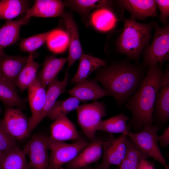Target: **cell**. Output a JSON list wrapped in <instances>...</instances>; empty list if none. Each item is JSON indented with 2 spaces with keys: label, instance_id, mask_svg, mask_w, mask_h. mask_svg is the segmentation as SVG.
Wrapping results in <instances>:
<instances>
[{
  "label": "cell",
  "instance_id": "1",
  "mask_svg": "<svg viewBox=\"0 0 169 169\" xmlns=\"http://www.w3.org/2000/svg\"><path fill=\"white\" fill-rule=\"evenodd\" d=\"M104 67L97 73L96 80L119 104H123L140 85L145 77L143 69L125 62Z\"/></svg>",
  "mask_w": 169,
  "mask_h": 169
},
{
  "label": "cell",
  "instance_id": "2",
  "mask_svg": "<svg viewBox=\"0 0 169 169\" xmlns=\"http://www.w3.org/2000/svg\"><path fill=\"white\" fill-rule=\"evenodd\" d=\"M148 67L139 86L125 102L126 108L132 115L131 124L142 128L153 125V114L156 93L160 77L163 73L161 64Z\"/></svg>",
  "mask_w": 169,
  "mask_h": 169
},
{
  "label": "cell",
  "instance_id": "3",
  "mask_svg": "<svg viewBox=\"0 0 169 169\" xmlns=\"http://www.w3.org/2000/svg\"><path fill=\"white\" fill-rule=\"evenodd\" d=\"M123 31L117 44L119 51L135 60H138L143 48L148 43L152 26L136 22L133 18L124 19Z\"/></svg>",
  "mask_w": 169,
  "mask_h": 169
},
{
  "label": "cell",
  "instance_id": "4",
  "mask_svg": "<svg viewBox=\"0 0 169 169\" xmlns=\"http://www.w3.org/2000/svg\"><path fill=\"white\" fill-rule=\"evenodd\" d=\"M50 153L47 169H59L73 160L90 142L82 138L73 143L55 141L49 137Z\"/></svg>",
  "mask_w": 169,
  "mask_h": 169
},
{
  "label": "cell",
  "instance_id": "5",
  "mask_svg": "<svg viewBox=\"0 0 169 169\" xmlns=\"http://www.w3.org/2000/svg\"><path fill=\"white\" fill-rule=\"evenodd\" d=\"M76 110L79 126L89 140L93 141L95 139L96 127L106 115L104 104L95 100L90 103L79 105Z\"/></svg>",
  "mask_w": 169,
  "mask_h": 169
},
{
  "label": "cell",
  "instance_id": "6",
  "mask_svg": "<svg viewBox=\"0 0 169 169\" xmlns=\"http://www.w3.org/2000/svg\"><path fill=\"white\" fill-rule=\"evenodd\" d=\"M159 127L156 125H147L137 133L129 131L127 136L142 151L150 157L158 161L165 168L168 166L162 154L158 144L157 133Z\"/></svg>",
  "mask_w": 169,
  "mask_h": 169
},
{
  "label": "cell",
  "instance_id": "7",
  "mask_svg": "<svg viewBox=\"0 0 169 169\" xmlns=\"http://www.w3.org/2000/svg\"><path fill=\"white\" fill-rule=\"evenodd\" d=\"M169 58V25L156 26L154 38L145 52L144 64L149 66L162 63Z\"/></svg>",
  "mask_w": 169,
  "mask_h": 169
},
{
  "label": "cell",
  "instance_id": "8",
  "mask_svg": "<svg viewBox=\"0 0 169 169\" xmlns=\"http://www.w3.org/2000/svg\"><path fill=\"white\" fill-rule=\"evenodd\" d=\"M49 150V137L44 135H35L32 137L23 150L29 158L30 169H47Z\"/></svg>",
  "mask_w": 169,
  "mask_h": 169
},
{
  "label": "cell",
  "instance_id": "9",
  "mask_svg": "<svg viewBox=\"0 0 169 169\" xmlns=\"http://www.w3.org/2000/svg\"><path fill=\"white\" fill-rule=\"evenodd\" d=\"M128 138L125 134H121L115 138L110 134L107 139L104 141L102 159L98 167L108 169L111 165L119 166L125 156Z\"/></svg>",
  "mask_w": 169,
  "mask_h": 169
},
{
  "label": "cell",
  "instance_id": "10",
  "mask_svg": "<svg viewBox=\"0 0 169 169\" xmlns=\"http://www.w3.org/2000/svg\"><path fill=\"white\" fill-rule=\"evenodd\" d=\"M1 120L8 132L16 141L30 136L29 119L20 108L7 106Z\"/></svg>",
  "mask_w": 169,
  "mask_h": 169
},
{
  "label": "cell",
  "instance_id": "11",
  "mask_svg": "<svg viewBox=\"0 0 169 169\" xmlns=\"http://www.w3.org/2000/svg\"><path fill=\"white\" fill-rule=\"evenodd\" d=\"M37 77L28 88V99L31 112L28 119L30 133L39 123V120L46 100V90Z\"/></svg>",
  "mask_w": 169,
  "mask_h": 169
},
{
  "label": "cell",
  "instance_id": "12",
  "mask_svg": "<svg viewBox=\"0 0 169 169\" xmlns=\"http://www.w3.org/2000/svg\"><path fill=\"white\" fill-rule=\"evenodd\" d=\"M157 120L166 123L169 119V71L167 68L160 79L157 88L154 111Z\"/></svg>",
  "mask_w": 169,
  "mask_h": 169
},
{
  "label": "cell",
  "instance_id": "13",
  "mask_svg": "<svg viewBox=\"0 0 169 169\" xmlns=\"http://www.w3.org/2000/svg\"><path fill=\"white\" fill-rule=\"evenodd\" d=\"M64 21L69 38V53L67 58L68 71L70 67L83 54L78 28L71 14L64 12L61 15Z\"/></svg>",
  "mask_w": 169,
  "mask_h": 169
},
{
  "label": "cell",
  "instance_id": "14",
  "mask_svg": "<svg viewBox=\"0 0 169 169\" xmlns=\"http://www.w3.org/2000/svg\"><path fill=\"white\" fill-rule=\"evenodd\" d=\"M29 55L26 56H11L0 49V77L15 85V80L27 62Z\"/></svg>",
  "mask_w": 169,
  "mask_h": 169
},
{
  "label": "cell",
  "instance_id": "15",
  "mask_svg": "<svg viewBox=\"0 0 169 169\" xmlns=\"http://www.w3.org/2000/svg\"><path fill=\"white\" fill-rule=\"evenodd\" d=\"M104 141L95 139L66 164L67 169H80L99 160L103 155Z\"/></svg>",
  "mask_w": 169,
  "mask_h": 169
},
{
  "label": "cell",
  "instance_id": "16",
  "mask_svg": "<svg viewBox=\"0 0 169 169\" xmlns=\"http://www.w3.org/2000/svg\"><path fill=\"white\" fill-rule=\"evenodd\" d=\"M66 4L59 0H36L33 5L27 11L24 17L30 19L32 17H54L61 16Z\"/></svg>",
  "mask_w": 169,
  "mask_h": 169
},
{
  "label": "cell",
  "instance_id": "17",
  "mask_svg": "<svg viewBox=\"0 0 169 169\" xmlns=\"http://www.w3.org/2000/svg\"><path fill=\"white\" fill-rule=\"evenodd\" d=\"M75 86L68 91L71 96L79 101L95 100L109 94L95 81L85 79L75 84Z\"/></svg>",
  "mask_w": 169,
  "mask_h": 169
},
{
  "label": "cell",
  "instance_id": "18",
  "mask_svg": "<svg viewBox=\"0 0 169 169\" xmlns=\"http://www.w3.org/2000/svg\"><path fill=\"white\" fill-rule=\"evenodd\" d=\"M54 120L50 126V136L49 137L51 139L64 142L82 138L75 125L66 115L60 116Z\"/></svg>",
  "mask_w": 169,
  "mask_h": 169
},
{
  "label": "cell",
  "instance_id": "19",
  "mask_svg": "<svg viewBox=\"0 0 169 169\" xmlns=\"http://www.w3.org/2000/svg\"><path fill=\"white\" fill-rule=\"evenodd\" d=\"M119 4L129 11L134 19H144L156 15L157 4L155 0H123Z\"/></svg>",
  "mask_w": 169,
  "mask_h": 169
},
{
  "label": "cell",
  "instance_id": "20",
  "mask_svg": "<svg viewBox=\"0 0 169 169\" xmlns=\"http://www.w3.org/2000/svg\"><path fill=\"white\" fill-rule=\"evenodd\" d=\"M29 20L23 17L15 20H7L0 26V49L14 44L19 40L21 27L27 24Z\"/></svg>",
  "mask_w": 169,
  "mask_h": 169
},
{
  "label": "cell",
  "instance_id": "21",
  "mask_svg": "<svg viewBox=\"0 0 169 169\" xmlns=\"http://www.w3.org/2000/svg\"><path fill=\"white\" fill-rule=\"evenodd\" d=\"M67 62V58H58L54 56L46 57L37 76L44 87L46 88L57 77Z\"/></svg>",
  "mask_w": 169,
  "mask_h": 169
},
{
  "label": "cell",
  "instance_id": "22",
  "mask_svg": "<svg viewBox=\"0 0 169 169\" xmlns=\"http://www.w3.org/2000/svg\"><path fill=\"white\" fill-rule=\"evenodd\" d=\"M69 76L68 71H66L62 80H59L57 77L47 86L45 102L39 118V123L47 116L58 98L64 92Z\"/></svg>",
  "mask_w": 169,
  "mask_h": 169
},
{
  "label": "cell",
  "instance_id": "23",
  "mask_svg": "<svg viewBox=\"0 0 169 169\" xmlns=\"http://www.w3.org/2000/svg\"><path fill=\"white\" fill-rule=\"evenodd\" d=\"M106 64L103 59L83 53L79 59L78 68L71 80V83L76 84L86 79L93 72Z\"/></svg>",
  "mask_w": 169,
  "mask_h": 169
},
{
  "label": "cell",
  "instance_id": "24",
  "mask_svg": "<svg viewBox=\"0 0 169 169\" xmlns=\"http://www.w3.org/2000/svg\"><path fill=\"white\" fill-rule=\"evenodd\" d=\"M34 54H29L27 62L15 80V85L21 91L27 89L37 77V73L40 64L34 61Z\"/></svg>",
  "mask_w": 169,
  "mask_h": 169
},
{
  "label": "cell",
  "instance_id": "25",
  "mask_svg": "<svg viewBox=\"0 0 169 169\" xmlns=\"http://www.w3.org/2000/svg\"><path fill=\"white\" fill-rule=\"evenodd\" d=\"M117 21L115 14L107 8L97 9L92 13L90 18L92 26L97 30L103 32L114 28Z\"/></svg>",
  "mask_w": 169,
  "mask_h": 169
},
{
  "label": "cell",
  "instance_id": "26",
  "mask_svg": "<svg viewBox=\"0 0 169 169\" xmlns=\"http://www.w3.org/2000/svg\"><path fill=\"white\" fill-rule=\"evenodd\" d=\"M129 119V117L124 113H120L109 119L102 120L96 126V130L111 134L121 133L127 135L129 127L127 122Z\"/></svg>",
  "mask_w": 169,
  "mask_h": 169
},
{
  "label": "cell",
  "instance_id": "27",
  "mask_svg": "<svg viewBox=\"0 0 169 169\" xmlns=\"http://www.w3.org/2000/svg\"><path fill=\"white\" fill-rule=\"evenodd\" d=\"M30 2L26 0L0 1V19L11 20L26 13L30 8Z\"/></svg>",
  "mask_w": 169,
  "mask_h": 169
},
{
  "label": "cell",
  "instance_id": "28",
  "mask_svg": "<svg viewBox=\"0 0 169 169\" xmlns=\"http://www.w3.org/2000/svg\"><path fill=\"white\" fill-rule=\"evenodd\" d=\"M150 157L128 138L125 156L119 166V169H138L141 162Z\"/></svg>",
  "mask_w": 169,
  "mask_h": 169
},
{
  "label": "cell",
  "instance_id": "29",
  "mask_svg": "<svg viewBox=\"0 0 169 169\" xmlns=\"http://www.w3.org/2000/svg\"><path fill=\"white\" fill-rule=\"evenodd\" d=\"M0 169H30L26 155L17 147L4 153Z\"/></svg>",
  "mask_w": 169,
  "mask_h": 169
},
{
  "label": "cell",
  "instance_id": "30",
  "mask_svg": "<svg viewBox=\"0 0 169 169\" xmlns=\"http://www.w3.org/2000/svg\"><path fill=\"white\" fill-rule=\"evenodd\" d=\"M15 87L12 83L0 77V100L7 106L23 108L25 101L17 92Z\"/></svg>",
  "mask_w": 169,
  "mask_h": 169
},
{
  "label": "cell",
  "instance_id": "31",
  "mask_svg": "<svg viewBox=\"0 0 169 169\" xmlns=\"http://www.w3.org/2000/svg\"><path fill=\"white\" fill-rule=\"evenodd\" d=\"M46 43L48 49L53 53H63L69 47V38L67 33L60 28L52 29Z\"/></svg>",
  "mask_w": 169,
  "mask_h": 169
},
{
  "label": "cell",
  "instance_id": "32",
  "mask_svg": "<svg viewBox=\"0 0 169 169\" xmlns=\"http://www.w3.org/2000/svg\"><path fill=\"white\" fill-rule=\"evenodd\" d=\"M80 102L78 100L72 96L66 99L57 100L47 116L50 119L54 120L60 116L66 115L69 112L76 110Z\"/></svg>",
  "mask_w": 169,
  "mask_h": 169
},
{
  "label": "cell",
  "instance_id": "33",
  "mask_svg": "<svg viewBox=\"0 0 169 169\" xmlns=\"http://www.w3.org/2000/svg\"><path fill=\"white\" fill-rule=\"evenodd\" d=\"M111 1L105 0H72L65 2L66 5L70 6L82 14H86L95 9L107 8Z\"/></svg>",
  "mask_w": 169,
  "mask_h": 169
},
{
  "label": "cell",
  "instance_id": "34",
  "mask_svg": "<svg viewBox=\"0 0 169 169\" xmlns=\"http://www.w3.org/2000/svg\"><path fill=\"white\" fill-rule=\"evenodd\" d=\"M52 30L22 38L19 43L20 49L29 54H34L36 50L46 43Z\"/></svg>",
  "mask_w": 169,
  "mask_h": 169
},
{
  "label": "cell",
  "instance_id": "35",
  "mask_svg": "<svg viewBox=\"0 0 169 169\" xmlns=\"http://www.w3.org/2000/svg\"><path fill=\"white\" fill-rule=\"evenodd\" d=\"M16 141L9 134L0 120V151L5 152L18 147Z\"/></svg>",
  "mask_w": 169,
  "mask_h": 169
},
{
  "label": "cell",
  "instance_id": "36",
  "mask_svg": "<svg viewBox=\"0 0 169 169\" xmlns=\"http://www.w3.org/2000/svg\"><path fill=\"white\" fill-rule=\"evenodd\" d=\"M155 1L160 12V21L165 24L169 15V0Z\"/></svg>",
  "mask_w": 169,
  "mask_h": 169
},
{
  "label": "cell",
  "instance_id": "37",
  "mask_svg": "<svg viewBox=\"0 0 169 169\" xmlns=\"http://www.w3.org/2000/svg\"><path fill=\"white\" fill-rule=\"evenodd\" d=\"M157 140L161 145L164 147H167L169 145V125L165 129L163 134L157 136Z\"/></svg>",
  "mask_w": 169,
  "mask_h": 169
},
{
  "label": "cell",
  "instance_id": "38",
  "mask_svg": "<svg viewBox=\"0 0 169 169\" xmlns=\"http://www.w3.org/2000/svg\"><path fill=\"white\" fill-rule=\"evenodd\" d=\"M138 169H154L153 165L146 159L141 162Z\"/></svg>",
  "mask_w": 169,
  "mask_h": 169
},
{
  "label": "cell",
  "instance_id": "39",
  "mask_svg": "<svg viewBox=\"0 0 169 169\" xmlns=\"http://www.w3.org/2000/svg\"><path fill=\"white\" fill-rule=\"evenodd\" d=\"M80 169H100L98 168V167L97 168H94L92 166H88L87 167H84L81 168H80Z\"/></svg>",
  "mask_w": 169,
  "mask_h": 169
},
{
  "label": "cell",
  "instance_id": "40",
  "mask_svg": "<svg viewBox=\"0 0 169 169\" xmlns=\"http://www.w3.org/2000/svg\"><path fill=\"white\" fill-rule=\"evenodd\" d=\"M4 153L0 151V163H1L3 158L4 155Z\"/></svg>",
  "mask_w": 169,
  "mask_h": 169
},
{
  "label": "cell",
  "instance_id": "41",
  "mask_svg": "<svg viewBox=\"0 0 169 169\" xmlns=\"http://www.w3.org/2000/svg\"><path fill=\"white\" fill-rule=\"evenodd\" d=\"M165 169H169V168L168 167V166L166 168H165Z\"/></svg>",
  "mask_w": 169,
  "mask_h": 169
},
{
  "label": "cell",
  "instance_id": "42",
  "mask_svg": "<svg viewBox=\"0 0 169 169\" xmlns=\"http://www.w3.org/2000/svg\"><path fill=\"white\" fill-rule=\"evenodd\" d=\"M1 108L0 107V114L1 112Z\"/></svg>",
  "mask_w": 169,
  "mask_h": 169
},
{
  "label": "cell",
  "instance_id": "43",
  "mask_svg": "<svg viewBox=\"0 0 169 169\" xmlns=\"http://www.w3.org/2000/svg\"><path fill=\"white\" fill-rule=\"evenodd\" d=\"M59 169H64L62 167L60 168Z\"/></svg>",
  "mask_w": 169,
  "mask_h": 169
}]
</instances>
